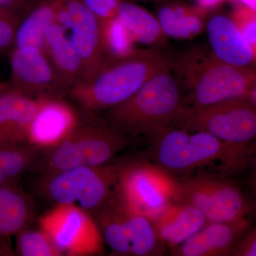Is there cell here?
Returning <instances> with one entry per match:
<instances>
[{"label": "cell", "mask_w": 256, "mask_h": 256, "mask_svg": "<svg viewBox=\"0 0 256 256\" xmlns=\"http://www.w3.org/2000/svg\"><path fill=\"white\" fill-rule=\"evenodd\" d=\"M172 126L188 132L210 133L247 160L249 150L256 142V106L248 96L204 107L184 106Z\"/></svg>", "instance_id": "cell-6"}, {"label": "cell", "mask_w": 256, "mask_h": 256, "mask_svg": "<svg viewBox=\"0 0 256 256\" xmlns=\"http://www.w3.org/2000/svg\"><path fill=\"white\" fill-rule=\"evenodd\" d=\"M16 255L20 256H62L63 252L41 227L24 229L15 236Z\"/></svg>", "instance_id": "cell-26"}, {"label": "cell", "mask_w": 256, "mask_h": 256, "mask_svg": "<svg viewBox=\"0 0 256 256\" xmlns=\"http://www.w3.org/2000/svg\"><path fill=\"white\" fill-rule=\"evenodd\" d=\"M38 0H0V8L31 11Z\"/></svg>", "instance_id": "cell-32"}, {"label": "cell", "mask_w": 256, "mask_h": 256, "mask_svg": "<svg viewBox=\"0 0 256 256\" xmlns=\"http://www.w3.org/2000/svg\"><path fill=\"white\" fill-rule=\"evenodd\" d=\"M246 169H248L249 184L256 196V142L248 153Z\"/></svg>", "instance_id": "cell-31"}, {"label": "cell", "mask_w": 256, "mask_h": 256, "mask_svg": "<svg viewBox=\"0 0 256 256\" xmlns=\"http://www.w3.org/2000/svg\"><path fill=\"white\" fill-rule=\"evenodd\" d=\"M118 18L130 32L136 43L160 47L166 41L159 20L142 6L124 1L120 6Z\"/></svg>", "instance_id": "cell-22"}, {"label": "cell", "mask_w": 256, "mask_h": 256, "mask_svg": "<svg viewBox=\"0 0 256 256\" xmlns=\"http://www.w3.org/2000/svg\"><path fill=\"white\" fill-rule=\"evenodd\" d=\"M35 220L33 200L18 182L0 186V248L8 256H16L11 246L12 237L32 226Z\"/></svg>", "instance_id": "cell-17"}, {"label": "cell", "mask_w": 256, "mask_h": 256, "mask_svg": "<svg viewBox=\"0 0 256 256\" xmlns=\"http://www.w3.org/2000/svg\"><path fill=\"white\" fill-rule=\"evenodd\" d=\"M119 164L84 166L42 174L37 190L56 204H76L95 216L116 192Z\"/></svg>", "instance_id": "cell-7"}, {"label": "cell", "mask_w": 256, "mask_h": 256, "mask_svg": "<svg viewBox=\"0 0 256 256\" xmlns=\"http://www.w3.org/2000/svg\"><path fill=\"white\" fill-rule=\"evenodd\" d=\"M0 256H8V255L2 249L0 248Z\"/></svg>", "instance_id": "cell-38"}, {"label": "cell", "mask_w": 256, "mask_h": 256, "mask_svg": "<svg viewBox=\"0 0 256 256\" xmlns=\"http://www.w3.org/2000/svg\"><path fill=\"white\" fill-rule=\"evenodd\" d=\"M66 2V0H38L20 24L14 47L34 46L43 48L45 32L55 21L56 16Z\"/></svg>", "instance_id": "cell-23"}, {"label": "cell", "mask_w": 256, "mask_h": 256, "mask_svg": "<svg viewBox=\"0 0 256 256\" xmlns=\"http://www.w3.org/2000/svg\"><path fill=\"white\" fill-rule=\"evenodd\" d=\"M252 220L208 222L196 234L170 252L173 256H230L252 227Z\"/></svg>", "instance_id": "cell-15"}, {"label": "cell", "mask_w": 256, "mask_h": 256, "mask_svg": "<svg viewBox=\"0 0 256 256\" xmlns=\"http://www.w3.org/2000/svg\"><path fill=\"white\" fill-rule=\"evenodd\" d=\"M178 202L196 207L208 222H233L252 214L238 184L224 174L207 173L178 180Z\"/></svg>", "instance_id": "cell-10"}, {"label": "cell", "mask_w": 256, "mask_h": 256, "mask_svg": "<svg viewBox=\"0 0 256 256\" xmlns=\"http://www.w3.org/2000/svg\"><path fill=\"white\" fill-rule=\"evenodd\" d=\"M224 1V0H196V6L202 11L207 12L218 8Z\"/></svg>", "instance_id": "cell-33"}, {"label": "cell", "mask_w": 256, "mask_h": 256, "mask_svg": "<svg viewBox=\"0 0 256 256\" xmlns=\"http://www.w3.org/2000/svg\"><path fill=\"white\" fill-rule=\"evenodd\" d=\"M116 194L130 208L152 220L178 202V180L152 161L119 164Z\"/></svg>", "instance_id": "cell-9"}, {"label": "cell", "mask_w": 256, "mask_h": 256, "mask_svg": "<svg viewBox=\"0 0 256 256\" xmlns=\"http://www.w3.org/2000/svg\"><path fill=\"white\" fill-rule=\"evenodd\" d=\"M183 107L182 90L169 67L127 100L104 111L102 120L128 137L149 138L172 126Z\"/></svg>", "instance_id": "cell-4"}, {"label": "cell", "mask_w": 256, "mask_h": 256, "mask_svg": "<svg viewBox=\"0 0 256 256\" xmlns=\"http://www.w3.org/2000/svg\"><path fill=\"white\" fill-rule=\"evenodd\" d=\"M44 152L30 144L0 146V186L18 182L25 173L38 168Z\"/></svg>", "instance_id": "cell-24"}, {"label": "cell", "mask_w": 256, "mask_h": 256, "mask_svg": "<svg viewBox=\"0 0 256 256\" xmlns=\"http://www.w3.org/2000/svg\"><path fill=\"white\" fill-rule=\"evenodd\" d=\"M46 232L64 256H102L106 242L95 217L76 204H56L40 217Z\"/></svg>", "instance_id": "cell-11"}, {"label": "cell", "mask_w": 256, "mask_h": 256, "mask_svg": "<svg viewBox=\"0 0 256 256\" xmlns=\"http://www.w3.org/2000/svg\"><path fill=\"white\" fill-rule=\"evenodd\" d=\"M43 50L66 94H68L70 88L84 79V66L66 31L58 24L52 23L47 28L44 35Z\"/></svg>", "instance_id": "cell-19"}, {"label": "cell", "mask_w": 256, "mask_h": 256, "mask_svg": "<svg viewBox=\"0 0 256 256\" xmlns=\"http://www.w3.org/2000/svg\"><path fill=\"white\" fill-rule=\"evenodd\" d=\"M86 6L100 22L117 16L120 4L124 0H82Z\"/></svg>", "instance_id": "cell-29"}, {"label": "cell", "mask_w": 256, "mask_h": 256, "mask_svg": "<svg viewBox=\"0 0 256 256\" xmlns=\"http://www.w3.org/2000/svg\"><path fill=\"white\" fill-rule=\"evenodd\" d=\"M210 48L224 63L249 67L254 62V54L232 16L216 14L206 24Z\"/></svg>", "instance_id": "cell-18"}, {"label": "cell", "mask_w": 256, "mask_h": 256, "mask_svg": "<svg viewBox=\"0 0 256 256\" xmlns=\"http://www.w3.org/2000/svg\"><path fill=\"white\" fill-rule=\"evenodd\" d=\"M42 96L30 97L0 84V146L28 144L32 121L41 105Z\"/></svg>", "instance_id": "cell-16"}, {"label": "cell", "mask_w": 256, "mask_h": 256, "mask_svg": "<svg viewBox=\"0 0 256 256\" xmlns=\"http://www.w3.org/2000/svg\"><path fill=\"white\" fill-rule=\"evenodd\" d=\"M170 67V55L159 47L137 50L109 60L90 78L70 88L68 94L84 110L104 112L122 104L160 70Z\"/></svg>", "instance_id": "cell-2"}, {"label": "cell", "mask_w": 256, "mask_h": 256, "mask_svg": "<svg viewBox=\"0 0 256 256\" xmlns=\"http://www.w3.org/2000/svg\"><path fill=\"white\" fill-rule=\"evenodd\" d=\"M131 138L104 120L80 124L60 144L44 153L38 168L42 174L84 166L109 164L128 146Z\"/></svg>", "instance_id": "cell-5"}, {"label": "cell", "mask_w": 256, "mask_h": 256, "mask_svg": "<svg viewBox=\"0 0 256 256\" xmlns=\"http://www.w3.org/2000/svg\"><path fill=\"white\" fill-rule=\"evenodd\" d=\"M28 12H14L0 18V54H9L14 48L18 26Z\"/></svg>", "instance_id": "cell-28"}, {"label": "cell", "mask_w": 256, "mask_h": 256, "mask_svg": "<svg viewBox=\"0 0 256 256\" xmlns=\"http://www.w3.org/2000/svg\"><path fill=\"white\" fill-rule=\"evenodd\" d=\"M252 214L256 218V204H254V210H252Z\"/></svg>", "instance_id": "cell-39"}, {"label": "cell", "mask_w": 256, "mask_h": 256, "mask_svg": "<svg viewBox=\"0 0 256 256\" xmlns=\"http://www.w3.org/2000/svg\"><path fill=\"white\" fill-rule=\"evenodd\" d=\"M152 161L178 178L216 166L222 174L244 171L246 159L210 133L188 132L170 126L148 138Z\"/></svg>", "instance_id": "cell-3"}, {"label": "cell", "mask_w": 256, "mask_h": 256, "mask_svg": "<svg viewBox=\"0 0 256 256\" xmlns=\"http://www.w3.org/2000/svg\"><path fill=\"white\" fill-rule=\"evenodd\" d=\"M9 56L10 78L8 82L18 92L30 97L63 96L66 94L41 47H14Z\"/></svg>", "instance_id": "cell-12"}, {"label": "cell", "mask_w": 256, "mask_h": 256, "mask_svg": "<svg viewBox=\"0 0 256 256\" xmlns=\"http://www.w3.org/2000/svg\"><path fill=\"white\" fill-rule=\"evenodd\" d=\"M156 18L166 37L192 40L206 28V13L196 6L173 0L158 3Z\"/></svg>", "instance_id": "cell-21"}, {"label": "cell", "mask_w": 256, "mask_h": 256, "mask_svg": "<svg viewBox=\"0 0 256 256\" xmlns=\"http://www.w3.org/2000/svg\"><path fill=\"white\" fill-rule=\"evenodd\" d=\"M235 4H240L246 6L249 10L256 13V0H230Z\"/></svg>", "instance_id": "cell-34"}, {"label": "cell", "mask_w": 256, "mask_h": 256, "mask_svg": "<svg viewBox=\"0 0 256 256\" xmlns=\"http://www.w3.org/2000/svg\"><path fill=\"white\" fill-rule=\"evenodd\" d=\"M230 16L252 48L256 64V13L244 5L235 4Z\"/></svg>", "instance_id": "cell-27"}, {"label": "cell", "mask_w": 256, "mask_h": 256, "mask_svg": "<svg viewBox=\"0 0 256 256\" xmlns=\"http://www.w3.org/2000/svg\"><path fill=\"white\" fill-rule=\"evenodd\" d=\"M104 242L118 256H160L168 248L154 224L116 194L95 216Z\"/></svg>", "instance_id": "cell-8"}, {"label": "cell", "mask_w": 256, "mask_h": 256, "mask_svg": "<svg viewBox=\"0 0 256 256\" xmlns=\"http://www.w3.org/2000/svg\"><path fill=\"white\" fill-rule=\"evenodd\" d=\"M230 256H256V228H252L236 244Z\"/></svg>", "instance_id": "cell-30"}, {"label": "cell", "mask_w": 256, "mask_h": 256, "mask_svg": "<svg viewBox=\"0 0 256 256\" xmlns=\"http://www.w3.org/2000/svg\"><path fill=\"white\" fill-rule=\"evenodd\" d=\"M141 1L152 2L158 3L162 2L169 1V0H141Z\"/></svg>", "instance_id": "cell-37"}, {"label": "cell", "mask_w": 256, "mask_h": 256, "mask_svg": "<svg viewBox=\"0 0 256 256\" xmlns=\"http://www.w3.org/2000/svg\"><path fill=\"white\" fill-rule=\"evenodd\" d=\"M80 120L78 111L63 96H42L41 105L30 127L28 143L50 150L68 137Z\"/></svg>", "instance_id": "cell-13"}, {"label": "cell", "mask_w": 256, "mask_h": 256, "mask_svg": "<svg viewBox=\"0 0 256 256\" xmlns=\"http://www.w3.org/2000/svg\"><path fill=\"white\" fill-rule=\"evenodd\" d=\"M248 96L249 98L250 99V100H252L256 106V82L254 84V86H252V90H250Z\"/></svg>", "instance_id": "cell-35"}, {"label": "cell", "mask_w": 256, "mask_h": 256, "mask_svg": "<svg viewBox=\"0 0 256 256\" xmlns=\"http://www.w3.org/2000/svg\"><path fill=\"white\" fill-rule=\"evenodd\" d=\"M170 69L184 92V107H204L248 96L256 82V69L224 63L204 45L170 55Z\"/></svg>", "instance_id": "cell-1"}, {"label": "cell", "mask_w": 256, "mask_h": 256, "mask_svg": "<svg viewBox=\"0 0 256 256\" xmlns=\"http://www.w3.org/2000/svg\"><path fill=\"white\" fill-rule=\"evenodd\" d=\"M16 11H22V10H14L4 9V8H0V18H4V16H6V15L11 14V13L14 12Z\"/></svg>", "instance_id": "cell-36"}, {"label": "cell", "mask_w": 256, "mask_h": 256, "mask_svg": "<svg viewBox=\"0 0 256 256\" xmlns=\"http://www.w3.org/2000/svg\"><path fill=\"white\" fill-rule=\"evenodd\" d=\"M151 220L170 252L208 223L198 208L182 202L172 204Z\"/></svg>", "instance_id": "cell-20"}, {"label": "cell", "mask_w": 256, "mask_h": 256, "mask_svg": "<svg viewBox=\"0 0 256 256\" xmlns=\"http://www.w3.org/2000/svg\"><path fill=\"white\" fill-rule=\"evenodd\" d=\"M66 8L70 30L69 38L82 58L84 74L82 80H86L108 62L101 45L100 21L82 0H66Z\"/></svg>", "instance_id": "cell-14"}, {"label": "cell", "mask_w": 256, "mask_h": 256, "mask_svg": "<svg viewBox=\"0 0 256 256\" xmlns=\"http://www.w3.org/2000/svg\"><path fill=\"white\" fill-rule=\"evenodd\" d=\"M100 24L101 45L108 60L128 56L138 50L130 32L118 16Z\"/></svg>", "instance_id": "cell-25"}]
</instances>
